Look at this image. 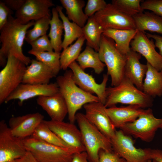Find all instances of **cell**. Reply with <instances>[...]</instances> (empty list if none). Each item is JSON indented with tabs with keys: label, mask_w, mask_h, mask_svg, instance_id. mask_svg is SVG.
Returning a JSON list of instances; mask_svg holds the SVG:
<instances>
[{
	"label": "cell",
	"mask_w": 162,
	"mask_h": 162,
	"mask_svg": "<svg viewBox=\"0 0 162 162\" xmlns=\"http://www.w3.org/2000/svg\"><path fill=\"white\" fill-rule=\"evenodd\" d=\"M35 21L27 24L21 23L12 14L8 16V21L0 29V65L4 67L8 57L12 55L23 62L26 66L30 64L31 58L23 52L22 46L28 29L33 26Z\"/></svg>",
	"instance_id": "1"
},
{
	"label": "cell",
	"mask_w": 162,
	"mask_h": 162,
	"mask_svg": "<svg viewBox=\"0 0 162 162\" xmlns=\"http://www.w3.org/2000/svg\"><path fill=\"white\" fill-rule=\"evenodd\" d=\"M56 82L66 103L70 122L74 123L77 112L84 105L99 101L96 95L84 91L76 85L71 70H67L63 75L57 76Z\"/></svg>",
	"instance_id": "2"
},
{
	"label": "cell",
	"mask_w": 162,
	"mask_h": 162,
	"mask_svg": "<svg viewBox=\"0 0 162 162\" xmlns=\"http://www.w3.org/2000/svg\"><path fill=\"white\" fill-rule=\"evenodd\" d=\"M106 108L118 103L137 105L142 109L149 108L153 105V98L137 88L125 76L118 86L106 88Z\"/></svg>",
	"instance_id": "3"
},
{
	"label": "cell",
	"mask_w": 162,
	"mask_h": 162,
	"mask_svg": "<svg viewBox=\"0 0 162 162\" xmlns=\"http://www.w3.org/2000/svg\"><path fill=\"white\" fill-rule=\"evenodd\" d=\"M75 120L78 125L82 142L90 161L98 162L99 152L101 149L113 151L111 140L90 123L84 114L76 113Z\"/></svg>",
	"instance_id": "4"
},
{
	"label": "cell",
	"mask_w": 162,
	"mask_h": 162,
	"mask_svg": "<svg viewBox=\"0 0 162 162\" xmlns=\"http://www.w3.org/2000/svg\"><path fill=\"white\" fill-rule=\"evenodd\" d=\"M98 52L100 60L107 67V74L111 77V86H118L124 77L126 55L117 50L113 40L103 34Z\"/></svg>",
	"instance_id": "5"
},
{
	"label": "cell",
	"mask_w": 162,
	"mask_h": 162,
	"mask_svg": "<svg viewBox=\"0 0 162 162\" xmlns=\"http://www.w3.org/2000/svg\"><path fill=\"white\" fill-rule=\"evenodd\" d=\"M27 151L40 162H71L75 153L72 150L50 144L32 136L23 139Z\"/></svg>",
	"instance_id": "6"
},
{
	"label": "cell",
	"mask_w": 162,
	"mask_h": 162,
	"mask_svg": "<svg viewBox=\"0 0 162 162\" xmlns=\"http://www.w3.org/2000/svg\"><path fill=\"white\" fill-rule=\"evenodd\" d=\"M162 124V118L155 117L150 108L134 121L124 124L120 129L125 134L146 142H151Z\"/></svg>",
	"instance_id": "7"
},
{
	"label": "cell",
	"mask_w": 162,
	"mask_h": 162,
	"mask_svg": "<svg viewBox=\"0 0 162 162\" xmlns=\"http://www.w3.org/2000/svg\"><path fill=\"white\" fill-rule=\"evenodd\" d=\"M23 62L9 55L5 66L0 72V104L22 83L26 68Z\"/></svg>",
	"instance_id": "8"
},
{
	"label": "cell",
	"mask_w": 162,
	"mask_h": 162,
	"mask_svg": "<svg viewBox=\"0 0 162 162\" xmlns=\"http://www.w3.org/2000/svg\"><path fill=\"white\" fill-rule=\"evenodd\" d=\"M111 141L113 151L126 162H147L150 158L151 148H136L131 136L120 129Z\"/></svg>",
	"instance_id": "9"
},
{
	"label": "cell",
	"mask_w": 162,
	"mask_h": 162,
	"mask_svg": "<svg viewBox=\"0 0 162 162\" xmlns=\"http://www.w3.org/2000/svg\"><path fill=\"white\" fill-rule=\"evenodd\" d=\"M94 16L104 30L136 29L133 17L124 13L112 3L107 4L104 8L96 13Z\"/></svg>",
	"instance_id": "10"
},
{
	"label": "cell",
	"mask_w": 162,
	"mask_h": 162,
	"mask_svg": "<svg viewBox=\"0 0 162 162\" xmlns=\"http://www.w3.org/2000/svg\"><path fill=\"white\" fill-rule=\"evenodd\" d=\"M27 150L23 139L11 133L4 120L0 122V162H12L24 155Z\"/></svg>",
	"instance_id": "11"
},
{
	"label": "cell",
	"mask_w": 162,
	"mask_h": 162,
	"mask_svg": "<svg viewBox=\"0 0 162 162\" xmlns=\"http://www.w3.org/2000/svg\"><path fill=\"white\" fill-rule=\"evenodd\" d=\"M72 71L73 78L76 85L84 91L92 94H95L99 101L104 104L106 100V86L108 75H103L102 82L97 83L92 76L86 73L75 61L69 66Z\"/></svg>",
	"instance_id": "12"
},
{
	"label": "cell",
	"mask_w": 162,
	"mask_h": 162,
	"mask_svg": "<svg viewBox=\"0 0 162 162\" xmlns=\"http://www.w3.org/2000/svg\"><path fill=\"white\" fill-rule=\"evenodd\" d=\"M50 129L70 146L75 153L86 151L79 129L74 123L51 120H43Z\"/></svg>",
	"instance_id": "13"
},
{
	"label": "cell",
	"mask_w": 162,
	"mask_h": 162,
	"mask_svg": "<svg viewBox=\"0 0 162 162\" xmlns=\"http://www.w3.org/2000/svg\"><path fill=\"white\" fill-rule=\"evenodd\" d=\"M87 119L111 140L116 131L106 111L104 104L100 101L88 103L83 106Z\"/></svg>",
	"instance_id": "14"
},
{
	"label": "cell",
	"mask_w": 162,
	"mask_h": 162,
	"mask_svg": "<svg viewBox=\"0 0 162 162\" xmlns=\"http://www.w3.org/2000/svg\"><path fill=\"white\" fill-rule=\"evenodd\" d=\"M59 92L56 82L44 84L21 83L8 96L5 102L14 100H19V104L22 105L23 102L37 96H50Z\"/></svg>",
	"instance_id": "15"
},
{
	"label": "cell",
	"mask_w": 162,
	"mask_h": 162,
	"mask_svg": "<svg viewBox=\"0 0 162 162\" xmlns=\"http://www.w3.org/2000/svg\"><path fill=\"white\" fill-rule=\"evenodd\" d=\"M145 32L138 31L130 43L131 49L143 56L149 63L158 71L162 70V58L155 49V43Z\"/></svg>",
	"instance_id": "16"
},
{
	"label": "cell",
	"mask_w": 162,
	"mask_h": 162,
	"mask_svg": "<svg viewBox=\"0 0 162 162\" xmlns=\"http://www.w3.org/2000/svg\"><path fill=\"white\" fill-rule=\"evenodd\" d=\"M54 5L50 0H26L15 13V18L23 24L36 21L44 17L51 16L50 8Z\"/></svg>",
	"instance_id": "17"
},
{
	"label": "cell",
	"mask_w": 162,
	"mask_h": 162,
	"mask_svg": "<svg viewBox=\"0 0 162 162\" xmlns=\"http://www.w3.org/2000/svg\"><path fill=\"white\" fill-rule=\"evenodd\" d=\"M39 112L11 117L9 121L11 132L14 136L24 139L31 136L39 125L44 120Z\"/></svg>",
	"instance_id": "18"
},
{
	"label": "cell",
	"mask_w": 162,
	"mask_h": 162,
	"mask_svg": "<svg viewBox=\"0 0 162 162\" xmlns=\"http://www.w3.org/2000/svg\"><path fill=\"white\" fill-rule=\"evenodd\" d=\"M37 104L45 110L51 120L62 121L68 114L66 101L59 91L50 96H42L36 99Z\"/></svg>",
	"instance_id": "19"
},
{
	"label": "cell",
	"mask_w": 162,
	"mask_h": 162,
	"mask_svg": "<svg viewBox=\"0 0 162 162\" xmlns=\"http://www.w3.org/2000/svg\"><path fill=\"white\" fill-rule=\"evenodd\" d=\"M126 56L124 76L129 79L137 88L142 91L143 78L147 70V65L140 62L141 55L131 49Z\"/></svg>",
	"instance_id": "20"
},
{
	"label": "cell",
	"mask_w": 162,
	"mask_h": 162,
	"mask_svg": "<svg viewBox=\"0 0 162 162\" xmlns=\"http://www.w3.org/2000/svg\"><path fill=\"white\" fill-rule=\"evenodd\" d=\"M135 105L117 107L116 106L106 109V112L115 128H120L124 124L136 120L144 111Z\"/></svg>",
	"instance_id": "21"
},
{
	"label": "cell",
	"mask_w": 162,
	"mask_h": 162,
	"mask_svg": "<svg viewBox=\"0 0 162 162\" xmlns=\"http://www.w3.org/2000/svg\"><path fill=\"white\" fill-rule=\"evenodd\" d=\"M30 64L26 66L22 83L47 84L51 79L56 76L49 68L36 59H32Z\"/></svg>",
	"instance_id": "22"
},
{
	"label": "cell",
	"mask_w": 162,
	"mask_h": 162,
	"mask_svg": "<svg viewBox=\"0 0 162 162\" xmlns=\"http://www.w3.org/2000/svg\"><path fill=\"white\" fill-rule=\"evenodd\" d=\"M138 30L107 28L104 30L103 34L113 40L116 48L122 54L126 55L131 49L130 45Z\"/></svg>",
	"instance_id": "23"
},
{
	"label": "cell",
	"mask_w": 162,
	"mask_h": 162,
	"mask_svg": "<svg viewBox=\"0 0 162 162\" xmlns=\"http://www.w3.org/2000/svg\"><path fill=\"white\" fill-rule=\"evenodd\" d=\"M142 91L153 98L162 96V70L158 71L148 63Z\"/></svg>",
	"instance_id": "24"
},
{
	"label": "cell",
	"mask_w": 162,
	"mask_h": 162,
	"mask_svg": "<svg viewBox=\"0 0 162 162\" xmlns=\"http://www.w3.org/2000/svg\"><path fill=\"white\" fill-rule=\"evenodd\" d=\"M136 29L138 31H148L162 35V18L153 12L148 11L138 14L133 17Z\"/></svg>",
	"instance_id": "25"
},
{
	"label": "cell",
	"mask_w": 162,
	"mask_h": 162,
	"mask_svg": "<svg viewBox=\"0 0 162 162\" xmlns=\"http://www.w3.org/2000/svg\"><path fill=\"white\" fill-rule=\"evenodd\" d=\"M60 2L65 9L69 20L81 27H83L89 18L83 10L85 5V1L83 0H60Z\"/></svg>",
	"instance_id": "26"
},
{
	"label": "cell",
	"mask_w": 162,
	"mask_h": 162,
	"mask_svg": "<svg viewBox=\"0 0 162 162\" xmlns=\"http://www.w3.org/2000/svg\"><path fill=\"white\" fill-rule=\"evenodd\" d=\"M62 22L64 34L62 47L63 50L70 45L75 40L83 36L82 28L76 23L71 22L63 12V7L58 5L56 7Z\"/></svg>",
	"instance_id": "27"
},
{
	"label": "cell",
	"mask_w": 162,
	"mask_h": 162,
	"mask_svg": "<svg viewBox=\"0 0 162 162\" xmlns=\"http://www.w3.org/2000/svg\"><path fill=\"white\" fill-rule=\"evenodd\" d=\"M76 61L83 70L91 68L97 74H101L106 66L100 60L98 52L88 46L80 53Z\"/></svg>",
	"instance_id": "28"
},
{
	"label": "cell",
	"mask_w": 162,
	"mask_h": 162,
	"mask_svg": "<svg viewBox=\"0 0 162 162\" xmlns=\"http://www.w3.org/2000/svg\"><path fill=\"white\" fill-rule=\"evenodd\" d=\"M82 28L83 35L86 40L87 46L98 52L104 29L97 21L94 15L89 17Z\"/></svg>",
	"instance_id": "29"
},
{
	"label": "cell",
	"mask_w": 162,
	"mask_h": 162,
	"mask_svg": "<svg viewBox=\"0 0 162 162\" xmlns=\"http://www.w3.org/2000/svg\"><path fill=\"white\" fill-rule=\"evenodd\" d=\"M52 17L50 21V28L48 36L54 51L60 52L62 49V40L64 27L62 20L59 18L58 11L56 8L52 10Z\"/></svg>",
	"instance_id": "30"
},
{
	"label": "cell",
	"mask_w": 162,
	"mask_h": 162,
	"mask_svg": "<svg viewBox=\"0 0 162 162\" xmlns=\"http://www.w3.org/2000/svg\"><path fill=\"white\" fill-rule=\"evenodd\" d=\"M31 136L50 144L70 149L75 153L73 148L51 130L43 121L37 127Z\"/></svg>",
	"instance_id": "31"
},
{
	"label": "cell",
	"mask_w": 162,
	"mask_h": 162,
	"mask_svg": "<svg viewBox=\"0 0 162 162\" xmlns=\"http://www.w3.org/2000/svg\"><path fill=\"white\" fill-rule=\"evenodd\" d=\"M85 40L83 36L78 39L74 44L63 50L60 57L61 69L66 70L72 63L76 61L81 53Z\"/></svg>",
	"instance_id": "32"
},
{
	"label": "cell",
	"mask_w": 162,
	"mask_h": 162,
	"mask_svg": "<svg viewBox=\"0 0 162 162\" xmlns=\"http://www.w3.org/2000/svg\"><path fill=\"white\" fill-rule=\"evenodd\" d=\"M28 53L35 56L36 59L49 68L56 76L61 69L60 52H38L31 50Z\"/></svg>",
	"instance_id": "33"
},
{
	"label": "cell",
	"mask_w": 162,
	"mask_h": 162,
	"mask_svg": "<svg viewBox=\"0 0 162 162\" xmlns=\"http://www.w3.org/2000/svg\"><path fill=\"white\" fill-rule=\"evenodd\" d=\"M51 16H46L35 21L33 28L27 31L25 40L30 44L31 42L46 34L48 30Z\"/></svg>",
	"instance_id": "34"
},
{
	"label": "cell",
	"mask_w": 162,
	"mask_h": 162,
	"mask_svg": "<svg viewBox=\"0 0 162 162\" xmlns=\"http://www.w3.org/2000/svg\"><path fill=\"white\" fill-rule=\"evenodd\" d=\"M141 0H113L111 3L126 14L133 17L143 12L141 5Z\"/></svg>",
	"instance_id": "35"
},
{
	"label": "cell",
	"mask_w": 162,
	"mask_h": 162,
	"mask_svg": "<svg viewBox=\"0 0 162 162\" xmlns=\"http://www.w3.org/2000/svg\"><path fill=\"white\" fill-rule=\"evenodd\" d=\"M31 50L38 52H52L53 48L48 35L45 34L30 43Z\"/></svg>",
	"instance_id": "36"
},
{
	"label": "cell",
	"mask_w": 162,
	"mask_h": 162,
	"mask_svg": "<svg viewBox=\"0 0 162 162\" xmlns=\"http://www.w3.org/2000/svg\"><path fill=\"white\" fill-rule=\"evenodd\" d=\"M104 0H88L84 12L88 17L104 8L107 4Z\"/></svg>",
	"instance_id": "37"
},
{
	"label": "cell",
	"mask_w": 162,
	"mask_h": 162,
	"mask_svg": "<svg viewBox=\"0 0 162 162\" xmlns=\"http://www.w3.org/2000/svg\"><path fill=\"white\" fill-rule=\"evenodd\" d=\"M142 9L152 11L162 18V0H146L142 2Z\"/></svg>",
	"instance_id": "38"
},
{
	"label": "cell",
	"mask_w": 162,
	"mask_h": 162,
	"mask_svg": "<svg viewBox=\"0 0 162 162\" xmlns=\"http://www.w3.org/2000/svg\"><path fill=\"white\" fill-rule=\"evenodd\" d=\"M98 156V162H126L113 151H107L101 149Z\"/></svg>",
	"instance_id": "39"
},
{
	"label": "cell",
	"mask_w": 162,
	"mask_h": 162,
	"mask_svg": "<svg viewBox=\"0 0 162 162\" xmlns=\"http://www.w3.org/2000/svg\"><path fill=\"white\" fill-rule=\"evenodd\" d=\"M13 14L9 8L2 1L0 2V29L7 23L9 16Z\"/></svg>",
	"instance_id": "40"
},
{
	"label": "cell",
	"mask_w": 162,
	"mask_h": 162,
	"mask_svg": "<svg viewBox=\"0 0 162 162\" xmlns=\"http://www.w3.org/2000/svg\"><path fill=\"white\" fill-rule=\"evenodd\" d=\"M26 0H5L3 1L12 10L16 11L24 4Z\"/></svg>",
	"instance_id": "41"
},
{
	"label": "cell",
	"mask_w": 162,
	"mask_h": 162,
	"mask_svg": "<svg viewBox=\"0 0 162 162\" xmlns=\"http://www.w3.org/2000/svg\"><path fill=\"white\" fill-rule=\"evenodd\" d=\"M147 162H162V150L151 149L150 158Z\"/></svg>",
	"instance_id": "42"
},
{
	"label": "cell",
	"mask_w": 162,
	"mask_h": 162,
	"mask_svg": "<svg viewBox=\"0 0 162 162\" xmlns=\"http://www.w3.org/2000/svg\"><path fill=\"white\" fill-rule=\"evenodd\" d=\"M71 162H92L88 159V155L86 151L74 153Z\"/></svg>",
	"instance_id": "43"
},
{
	"label": "cell",
	"mask_w": 162,
	"mask_h": 162,
	"mask_svg": "<svg viewBox=\"0 0 162 162\" xmlns=\"http://www.w3.org/2000/svg\"><path fill=\"white\" fill-rule=\"evenodd\" d=\"M12 162H40L30 152L27 151L25 154Z\"/></svg>",
	"instance_id": "44"
},
{
	"label": "cell",
	"mask_w": 162,
	"mask_h": 162,
	"mask_svg": "<svg viewBox=\"0 0 162 162\" xmlns=\"http://www.w3.org/2000/svg\"><path fill=\"white\" fill-rule=\"evenodd\" d=\"M146 35L149 38H152L155 40L156 47L158 49L159 53L162 58V36L148 33H147Z\"/></svg>",
	"instance_id": "45"
},
{
	"label": "cell",
	"mask_w": 162,
	"mask_h": 162,
	"mask_svg": "<svg viewBox=\"0 0 162 162\" xmlns=\"http://www.w3.org/2000/svg\"><path fill=\"white\" fill-rule=\"evenodd\" d=\"M160 128L161 129V130H162V124Z\"/></svg>",
	"instance_id": "46"
}]
</instances>
